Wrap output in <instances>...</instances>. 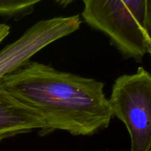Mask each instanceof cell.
<instances>
[{
  "instance_id": "obj_6",
  "label": "cell",
  "mask_w": 151,
  "mask_h": 151,
  "mask_svg": "<svg viewBox=\"0 0 151 151\" xmlns=\"http://www.w3.org/2000/svg\"><path fill=\"white\" fill-rule=\"evenodd\" d=\"M41 0H0V16L20 19L30 14Z\"/></svg>"
},
{
  "instance_id": "obj_4",
  "label": "cell",
  "mask_w": 151,
  "mask_h": 151,
  "mask_svg": "<svg viewBox=\"0 0 151 151\" xmlns=\"http://www.w3.org/2000/svg\"><path fill=\"white\" fill-rule=\"evenodd\" d=\"M81 23L79 15L55 17L35 23L0 51V78L22 67L47 46L75 32Z\"/></svg>"
},
{
  "instance_id": "obj_5",
  "label": "cell",
  "mask_w": 151,
  "mask_h": 151,
  "mask_svg": "<svg viewBox=\"0 0 151 151\" xmlns=\"http://www.w3.org/2000/svg\"><path fill=\"white\" fill-rule=\"evenodd\" d=\"M35 130L48 134L43 116L14 98L0 81V142Z\"/></svg>"
},
{
  "instance_id": "obj_9",
  "label": "cell",
  "mask_w": 151,
  "mask_h": 151,
  "mask_svg": "<svg viewBox=\"0 0 151 151\" xmlns=\"http://www.w3.org/2000/svg\"><path fill=\"white\" fill-rule=\"evenodd\" d=\"M59 5L62 6V7H66V6L69 5L70 4H72V2H74L76 0H55Z\"/></svg>"
},
{
  "instance_id": "obj_10",
  "label": "cell",
  "mask_w": 151,
  "mask_h": 151,
  "mask_svg": "<svg viewBox=\"0 0 151 151\" xmlns=\"http://www.w3.org/2000/svg\"><path fill=\"white\" fill-rule=\"evenodd\" d=\"M150 151H151V150H150Z\"/></svg>"
},
{
  "instance_id": "obj_3",
  "label": "cell",
  "mask_w": 151,
  "mask_h": 151,
  "mask_svg": "<svg viewBox=\"0 0 151 151\" xmlns=\"http://www.w3.org/2000/svg\"><path fill=\"white\" fill-rule=\"evenodd\" d=\"M114 116L126 126L131 151L151 150V75L138 68L131 75L116 78L109 99Z\"/></svg>"
},
{
  "instance_id": "obj_8",
  "label": "cell",
  "mask_w": 151,
  "mask_h": 151,
  "mask_svg": "<svg viewBox=\"0 0 151 151\" xmlns=\"http://www.w3.org/2000/svg\"><path fill=\"white\" fill-rule=\"evenodd\" d=\"M10 31V26L4 24H0V44L9 35Z\"/></svg>"
},
{
  "instance_id": "obj_2",
  "label": "cell",
  "mask_w": 151,
  "mask_h": 151,
  "mask_svg": "<svg viewBox=\"0 0 151 151\" xmlns=\"http://www.w3.org/2000/svg\"><path fill=\"white\" fill-rule=\"evenodd\" d=\"M84 21L109 37L125 58L142 61L151 38L147 0H82Z\"/></svg>"
},
{
  "instance_id": "obj_1",
  "label": "cell",
  "mask_w": 151,
  "mask_h": 151,
  "mask_svg": "<svg viewBox=\"0 0 151 151\" xmlns=\"http://www.w3.org/2000/svg\"><path fill=\"white\" fill-rule=\"evenodd\" d=\"M14 98L36 111L49 133L91 136L109 127L113 111L101 81L28 61L0 78Z\"/></svg>"
},
{
  "instance_id": "obj_11",
  "label": "cell",
  "mask_w": 151,
  "mask_h": 151,
  "mask_svg": "<svg viewBox=\"0 0 151 151\" xmlns=\"http://www.w3.org/2000/svg\"></svg>"
},
{
  "instance_id": "obj_7",
  "label": "cell",
  "mask_w": 151,
  "mask_h": 151,
  "mask_svg": "<svg viewBox=\"0 0 151 151\" xmlns=\"http://www.w3.org/2000/svg\"><path fill=\"white\" fill-rule=\"evenodd\" d=\"M147 26L149 35L151 38V0H147ZM147 53L151 55V44L149 45Z\"/></svg>"
}]
</instances>
